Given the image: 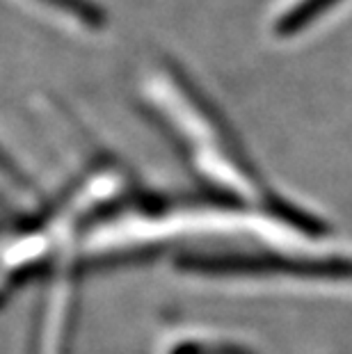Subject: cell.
<instances>
[{"instance_id":"2","label":"cell","mask_w":352,"mask_h":354,"mask_svg":"<svg viewBox=\"0 0 352 354\" xmlns=\"http://www.w3.org/2000/svg\"><path fill=\"white\" fill-rule=\"evenodd\" d=\"M339 0H293L286 5V10L279 14L275 30L279 35H297L304 26L313 24L318 17H323L325 10H329Z\"/></svg>"},{"instance_id":"3","label":"cell","mask_w":352,"mask_h":354,"mask_svg":"<svg viewBox=\"0 0 352 354\" xmlns=\"http://www.w3.org/2000/svg\"><path fill=\"white\" fill-rule=\"evenodd\" d=\"M37 3L53 7L57 14L76 21L82 26H101L103 24V12L96 7L92 0H37Z\"/></svg>"},{"instance_id":"1","label":"cell","mask_w":352,"mask_h":354,"mask_svg":"<svg viewBox=\"0 0 352 354\" xmlns=\"http://www.w3.org/2000/svg\"><path fill=\"white\" fill-rule=\"evenodd\" d=\"M190 270L213 274H293L346 279L352 281V256H277V254H236V256H199L185 263Z\"/></svg>"}]
</instances>
